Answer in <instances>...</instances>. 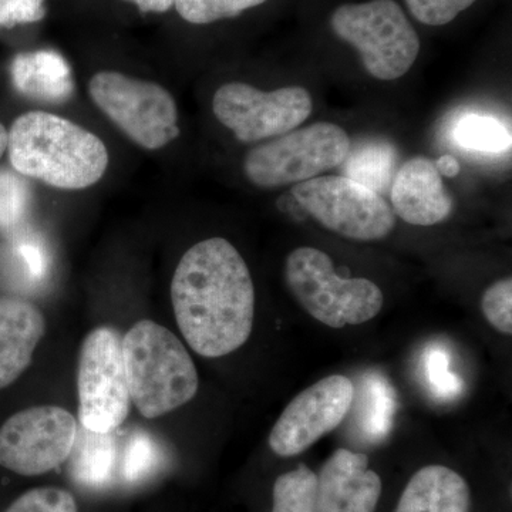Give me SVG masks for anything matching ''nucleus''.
<instances>
[{
    "mask_svg": "<svg viewBox=\"0 0 512 512\" xmlns=\"http://www.w3.org/2000/svg\"><path fill=\"white\" fill-rule=\"evenodd\" d=\"M171 302L185 342L208 359L242 348L254 329V281L224 238L204 239L185 252L171 282Z\"/></svg>",
    "mask_w": 512,
    "mask_h": 512,
    "instance_id": "obj_1",
    "label": "nucleus"
},
{
    "mask_svg": "<svg viewBox=\"0 0 512 512\" xmlns=\"http://www.w3.org/2000/svg\"><path fill=\"white\" fill-rule=\"evenodd\" d=\"M8 153L16 173L60 190L92 187L109 167V151L96 134L46 111L13 121Z\"/></svg>",
    "mask_w": 512,
    "mask_h": 512,
    "instance_id": "obj_2",
    "label": "nucleus"
},
{
    "mask_svg": "<svg viewBox=\"0 0 512 512\" xmlns=\"http://www.w3.org/2000/svg\"><path fill=\"white\" fill-rule=\"evenodd\" d=\"M131 403L156 419L190 403L198 392L197 367L183 342L150 319L138 320L123 336Z\"/></svg>",
    "mask_w": 512,
    "mask_h": 512,
    "instance_id": "obj_3",
    "label": "nucleus"
},
{
    "mask_svg": "<svg viewBox=\"0 0 512 512\" xmlns=\"http://www.w3.org/2000/svg\"><path fill=\"white\" fill-rule=\"evenodd\" d=\"M285 279L313 319L333 329L363 325L382 311V289L365 278H340L332 258L318 248H296L286 258Z\"/></svg>",
    "mask_w": 512,
    "mask_h": 512,
    "instance_id": "obj_4",
    "label": "nucleus"
},
{
    "mask_svg": "<svg viewBox=\"0 0 512 512\" xmlns=\"http://www.w3.org/2000/svg\"><path fill=\"white\" fill-rule=\"evenodd\" d=\"M330 25L339 39L356 47L363 66L376 79H400L419 56V35L394 0L340 6Z\"/></svg>",
    "mask_w": 512,
    "mask_h": 512,
    "instance_id": "obj_5",
    "label": "nucleus"
},
{
    "mask_svg": "<svg viewBox=\"0 0 512 512\" xmlns=\"http://www.w3.org/2000/svg\"><path fill=\"white\" fill-rule=\"evenodd\" d=\"M89 93L137 146L160 150L180 136L177 103L160 84L106 70L90 79Z\"/></svg>",
    "mask_w": 512,
    "mask_h": 512,
    "instance_id": "obj_6",
    "label": "nucleus"
},
{
    "mask_svg": "<svg viewBox=\"0 0 512 512\" xmlns=\"http://www.w3.org/2000/svg\"><path fill=\"white\" fill-rule=\"evenodd\" d=\"M350 147L342 127L316 123L252 148L244 160V173L256 187L299 184L342 165Z\"/></svg>",
    "mask_w": 512,
    "mask_h": 512,
    "instance_id": "obj_7",
    "label": "nucleus"
},
{
    "mask_svg": "<svg viewBox=\"0 0 512 512\" xmlns=\"http://www.w3.org/2000/svg\"><path fill=\"white\" fill-rule=\"evenodd\" d=\"M79 421L94 433H113L131 409L123 336L111 326H99L84 338L77 369Z\"/></svg>",
    "mask_w": 512,
    "mask_h": 512,
    "instance_id": "obj_8",
    "label": "nucleus"
},
{
    "mask_svg": "<svg viewBox=\"0 0 512 512\" xmlns=\"http://www.w3.org/2000/svg\"><path fill=\"white\" fill-rule=\"evenodd\" d=\"M292 195L319 224L353 241H382L396 227V214L382 195L343 175L295 184Z\"/></svg>",
    "mask_w": 512,
    "mask_h": 512,
    "instance_id": "obj_9",
    "label": "nucleus"
},
{
    "mask_svg": "<svg viewBox=\"0 0 512 512\" xmlns=\"http://www.w3.org/2000/svg\"><path fill=\"white\" fill-rule=\"evenodd\" d=\"M212 110L239 141L256 143L301 126L312 114L313 101L303 87L262 92L247 83L232 82L215 92Z\"/></svg>",
    "mask_w": 512,
    "mask_h": 512,
    "instance_id": "obj_10",
    "label": "nucleus"
},
{
    "mask_svg": "<svg viewBox=\"0 0 512 512\" xmlns=\"http://www.w3.org/2000/svg\"><path fill=\"white\" fill-rule=\"evenodd\" d=\"M77 421L59 406H36L13 414L0 427V466L20 476H42L69 458Z\"/></svg>",
    "mask_w": 512,
    "mask_h": 512,
    "instance_id": "obj_11",
    "label": "nucleus"
},
{
    "mask_svg": "<svg viewBox=\"0 0 512 512\" xmlns=\"http://www.w3.org/2000/svg\"><path fill=\"white\" fill-rule=\"evenodd\" d=\"M355 384L332 375L299 393L276 421L269 447L276 456L289 458L305 453L322 437L338 429L355 402Z\"/></svg>",
    "mask_w": 512,
    "mask_h": 512,
    "instance_id": "obj_12",
    "label": "nucleus"
},
{
    "mask_svg": "<svg viewBox=\"0 0 512 512\" xmlns=\"http://www.w3.org/2000/svg\"><path fill=\"white\" fill-rule=\"evenodd\" d=\"M316 512H375L382 478L366 454L339 448L316 474Z\"/></svg>",
    "mask_w": 512,
    "mask_h": 512,
    "instance_id": "obj_13",
    "label": "nucleus"
},
{
    "mask_svg": "<svg viewBox=\"0 0 512 512\" xmlns=\"http://www.w3.org/2000/svg\"><path fill=\"white\" fill-rule=\"evenodd\" d=\"M390 198L394 214L419 227L440 224L453 212V200L444 188L436 163L426 157L406 161L394 174Z\"/></svg>",
    "mask_w": 512,
    "mask_h": 512,
    "instance_id": "obj_14",
    "label": "nucleus"
},
{
    "mask_svg": "<svg viewBox=\"0 0 512 512\" xmlns=\"http://www.w3.org/2000/svg\"><path fill=\"white\" fill-rule=\"evenodd\" d=\"M45 333L46 318L35 303L0 298V390L26 372Z\"/></svg>",
    "mask_w": 512,
    "mask_h": 512,
    "instance_id": "obj_15",
    "label": "nucleus"
},
{
    "mask_svg": "<svg viewBox=\"0 0 512 512\" xmlns=\"http://www.w3.org/2000/svg\"><path fill=\"white\" fill-rule=\"evenodd\" d=\"M470 485L450 467L420 468L404 487L394 512H471Z\"/></svg>",
    "mask_w": 512,
    "mask_h": 512,
    "instance_id": "obj_16",
    "label": "nucleus"
},
{
    "mask_svg": "<svg viewBox=\"0 0 512 512\" xmlns=\"http://www.w3.org/2000/svg\"><path fill=\"white\" fill-rule=\"evenodd\" d=\"M13 86L23 96L45 103H63L73 94L72 69L60 53L36 50L13 59Z\"/></svg>",
    "mask_w": 512,
    "mask_h": 512,
    "instance_id": "obj_17",
    "label": "nucleus"
},
{
    "mask_svg": "<svg viewBox=\"0 0 512 512\" xmlns=\"http://www.w3.org/2000/svg\"><path fill=\"white\" fill-rule=\"evenodd\" d=\"M70 471L77 483L101 488L110 483L117 467V444L111 433L77 430L70 456Z\"/></svg>",
    "mask_w": 512,
    "mask_h": 512,
    "instance_id": "obj_18",
    "label": "nucleus"
},
{
    "mask_svg": "<svg viewBox=\"0 0 512 512\" xmlns=\"http://www.w3.org/2000/svg\"><path fill=\"white\" fill-rule=\"evenodd\" d=\"M396 163L397 154L392 144L383 140L366 141L353 150L350 147L342 163L343 177L380 194L392 185Z\"/></svg>",
    "mask_w": 512,
    "mask_h": 512,
    "instance_id": "obj_19",
    "label": "nucleus"
},
{
    "mask_svg": "<svg viewBox=\"0 0 512 512\" xmlns=\"http://www.w3.org/2000/svg\"><path fill=\"white\" fill-rule=\"evenodd\" d=\"M454 140L466 150L503 153L511 147L510 131L491 116L466 114L454 127Z\"/></svg>",
    "mask_w": 512,
    "mask_h": 512,
    "instance_id": "obj_20",
    "label": "nucleus"
},
{
    "mask_svg": "<svg viewBox=\"0 0 512 512\" xmlns=\"http://www.w3.org/2000/svg\"><path fill=\"white\" fill-rule=\"evenodd\" d=\"M316 474L299 466L276 478L272 512H316Z\"/></svg>",
    "mask_w": 512,
    "mask_h": 512,
    "instance_id": "obj_21",
    "label": "nucleus"
},
{
    "mask_svg": "<svg viewBox=\"0 0 512 512\" xmlns=\"http://www.w3.org/2000/svg\"><path fill=\"white\" fill-rule=\"evenodd\" d=\"M266 0H175L178 15L192 25H208L235 18L245 10L256 8Z\"/></svg>",
    "mask_w": 512,
    "mask_h": 512,
    "instance_id": "obj_22",
    "label": "nucleus"
},
{
    "mask_svg": "<svg viewBox=\"0 0 512 512\" xmlns=\"http://www.w3.org/2000/svg\"><path fill=\"white\" fill-rule=\"evenodd\" d=\"M30 188L16 171L0 168V229L16 227L28 214Z\"/></svg>",
    "mask_w": 512,
    "mask_h": 512,
    "instance_id": "obj_23",
    "label": "nucleus"
},
{
    "mask_svg": "<svg viewBox=\"0 0 512 512\" xmlns=\"http://www.w3.org/2000/svg\"><path fill=\"white\" fill-rule=\"evenodd\" d=\"M161 463L160 447L153 437L137 431L127 441L123 458V477L128 483H138L150 477Z\"/></svg>",
    "mask_w": 512,
    "mask_h": 512,
    "instance_id": "obj_24",
    "label": "nucleus"
},
{
    "mask_svg": "<svg viewBox=\"0 0 512 512\" xmlns=\"http://www.w3.org/2000/svg\"><path fill=\"white\" fill-rule=\"evenodd\" d=\"M481 311L485 319L498 332L512 333V279H500L488 286L481 299Z\"/></svg>",
    "mask_w": 512,
    "mask_h": 512,
    "instance_id": "obj_25",
    "label": "nucleus"
},
{
    "mask_svg": "<svg viewBox=\"0 0 512 512\" xmlns=\"http://www.w3.org/2000/svg\"><path fill=\"white\" fill-rule=\"evenodd\" d=\"M5 512H79L69 491L57 487L33 488L20 495Z\"/></svg>",
    "mask_w": 512,
    "mask_h": 512,
    "instance_id": "obj_26",
    "label": "nucleus"
},
{
    "mask_svg": "<svg viewBox=\"0 0 512 512\" xmlns=\"http://www.w3.org/2000/svg\"><path fill=\"white\" fill-rule=\"evenodd\" d=\"M366 394L369 399L365 403V427L373 436L382 437L392 426V393L383 380L369 379Z\"/></svg>",
    "mask_w": 512,
    "mask_h": 512,
    "instance_id": "obj_27",
    "label": "nucleus"
},
{
    "mask_svg": "<svg viewBox=\"0 0 512 512\" xmlns=\"http://www.w3.org/2000/svg\"><path fill=\"white\" fill-rule=\"evenodd\" d=\"M476 0H406L410 13L423 25L443 26L453 22Z\"/></svg>",
    "mask_w": 512,
    "mask_h": 512,
    "instance_id": "obj_28",
    "label": "nucleus"
},
{
    "mask_svg": "<svg viewBox=\"0 0 512 512\" xmlns=\"http://www.w3.org/2000/svg\"><path fill=\"white\" fill-rule=\"evenodd\" d=\"M46 0H0V28L39 22L46 16Z\"/></svg>",
    "mask_w": 512,
    "mask_h": 512,
    "instance_id": "obj_29",
    "label": "nucleus"
},
{
    "mask_svg": "<svg viewBox=\"0 0 512 512\" xmlns=\"http://www.w3.org/2000/svg\"><path fill=\"white\" fill-rule=\"evenodd\" d=\"M426 372L431 386L440 396L450 397L460 390V383L448 372L447 355L441 350H433L426 356Z\"/></svg>",
    "mask_w": 512,
    "mask_h": 512,
    "instance_id": "obj_30",
    "label": "nucleus"
},
{
    "mask_svg": "<svg viewBox=\"0 0 512 512\" xmlns=\"http://www.w3.org/2000/svg\"><path fill=\"white\" fill-rule=\"evenodd\" d=\"M20 252H22V255L25 256L26 261H28L32 275L39 276L45 272V256H43L39 248H36L35 245H22Z\"/></svg>",
    "mask_w": 512,
    "mask_h": 512,
    "instance_id": "obj_31",
    "label": "nucleus"
},
{
    "mask_svg": "<svg viewBox=\"0 0 512 512\" xmlns=\"http://www.w3.org/2000/svg\"><path fill=\"white\" fill-rule=\"evenodd\" d=\"M136 5L141 12L164 13L173 8L175 0H126Z\"/></svg>",
    "mask_w": 512,
    "mask_h": 512,
    "instance_id": "obj_32",
    "label": "nucleus"
},
{
    "mask_svg": "<svg viewBox=\"0 0 512 512\" xmlns=\"http://www.w3.org/2000/svg\"><path fill=\"white\" fill-rule=\"evenodd\" d=\"M436 167L440 175H446V177H457L460 174V164L456 158L451 156L440 157L436 161Z\"/></svg>",
    "mask_w": 512,
    "mask_h": 512,
    "instance_id": "obj_33",
    "label": "nucleus"
},
{
    "mask_svg": "<svg viewBox=\"0 0 512 512\" xmlns=\"http://www.w3.org/2000/svg\"><path fill=\"white\" fill-rule=\"evenodd\" d=\"M9 131L0 123V158L8 151Z\"/></svg>",
    "mask_w": 512,
    "mask_h": 512,
    "instance_id": "obj_34",
    "label": "nucleus"
}]
</instances>
